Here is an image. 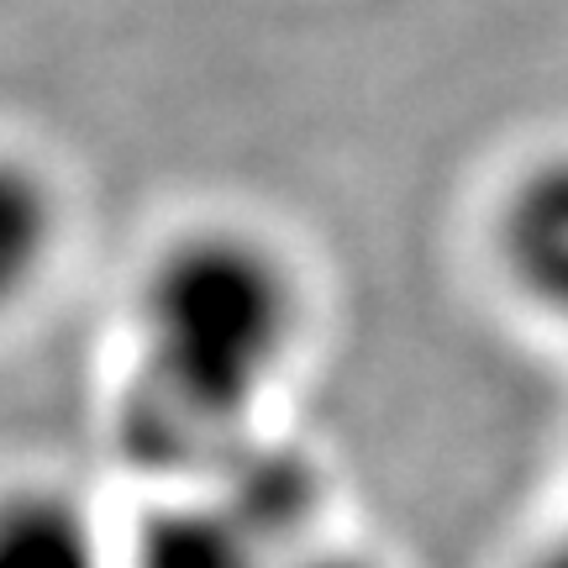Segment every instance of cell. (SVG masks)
I'll return each mask as SVG.
<instances>
[{"instance_id":"cell-2","label":"cell","mask_w":568,"mask_h":568,"mask_svg":"<svg viewBox=\"0 0 568 568\" xmlns=\"http://www.w3.org/2000/svg\"><path fill=\"white\" fill-rule=\"evenodd\" d=\"M184 489L211 495L232 521H243L280 558L326 537V495H332L326 468L301 443H284L268 432H247L243 443L226 447L222 458Z\"/></svg>"},{"instance_id":"cell-5","label":"cell","mask_w":568,"mask_h":568,"mask_svg":"<svg viewBox=\"0 0 568 568\" xmlns=\"http://www.w3.org/2000/svg\"><path fill=\"white\" fill-rule=\"evenodd\" d=\"M122 568H280V552L232 521L211 495L180 489L122 537Z\"/></svg>"},{"instance_id":"cell-6","label":"cell","mask_w":568,"mask_h":568,"mask_svg":"<svg viewBox=\"0 0 568 568\" xmlns=\"http://www.w3.org/2000/svg\"><path fill=\"white\" fill-rule=\"evenodd\" d=\"M59 237V201L27 159L0 153V311L38 284Z\"/></svg>"},{"instance_id":"cell-3","label":"cell","mask_w":568,"mask_h":568,"mask_svg":"<svg viewBox=\"0 0 568 568\" xmlns=\"http://www.w3.org/2000/svg\"><path fill=\"white\" fill-rule=\"evenodd\" d=\"M495 247L510 284L568 326V153L537 159L506 190Z\"/></svg>"},{"instance_id":"cell-4","label":"cell","mask_w":568,"mask_h":568,"mask_svg":"<svg viewBox=\"0 0 568 568\" xmlns=\"http://www.w3.org/2000/svg\"><path fill=\"white\" fill-rule=\"evenodd\" d=\"M0 568H122V542L63 485L0 489Z\"/></svg>"},{"instance_id":"cell-8","label":"cell","mask_w":568,"mask_h":568,"mask_svg":"<svg viewBox=\"0 0 568 568\" xmlns=\"http://www.w3.org/2000/svg\"><path fill=\"white\" fill-rule=\"evenodd\" d=\"M521 568H568V527H558L552 537H542Z\"/></svg>"},{"instance_id":"cell-1","label":"cell","mask_w":568,"mask_h":568,"mask_svg":"<svg viewBox=\"0 0 568 568\" xmlns=\"http://www.w3.org/2000/svg\"><path fill=\"white\" fill-rule=\"evenodd\" d=\"M301 343L295 268L253 232L201 226L159 253L138 295V368L122 443L142 468L195 485L258 432V410Z\"/></svg>"},{"instance_id":"cell-7","label":"cell","mask_w":568,"mask_h":568,"mask_svg":"<svg viewBox=\"0 0 568 568\" xmlns=\"http://www.w3.org/2000/svg\"><path fill=\"white\" fill-rule=\"evenodd\" d=\"M280 568H389V564L379 552L343 542V537H316V542H305V548L284 552Z\"/></svg>"}]
</instances>
